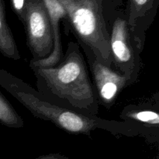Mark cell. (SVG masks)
<instances>
[{
    "label": "cell",
    "instance_id": "6da1fadb",
    "mask_svg": "<svg viewBox=\"0 0 159 159\" xmlns=\"http://www.w3.org/2000/svg\"><path fill=\"white\" fill-rule=\"evenodd\" d=\"M0 85L34 116L48 121L73 134L91 137L96 130H106L113 136L144 137L154 141L148 132L125 121L109 120L65 108L48 99L31 85L13 75L0 69Z\"/></svg>",
    "mask_w": 159,
    "mask_h": 159
},
{
    "label": "cell",
    "instance_id": "7a4b0ae2",
    "mask_svg": "<svg viewBox=\"0 0 159 159\" xmlns=\"http://www.w3.org/2000/svg\"><path fill=\"white\" fill-rule=\"evenodd\" d=\"M37 91L55 103L97 116L99 102L78 43L70 41L61 60L51 68H32Z\"/></svg>",
    "mask_w": 159,
    "mask_h": 159
},
{
    "label": "cell",
    "instance_id": "3957f363",
    "mask_svg": "<svg viewBox=\"0 0 159 159\" xmlns=\"http://www.w3.org/2000/svg\"><path fill=\"white\" fill-rule=\"evenodd\" d=\"M110 49L112 67L127 78L130 85L136 83L142 67L141 52L132 40L124 17L113 20L110 31Z\"/></svg>",
    "mask_w": 159,
    "mask_h": 159
},
{
    "label": "cell",
    "instance_id": "277c9868",
    "mask_svg": "<svg viewBox=\"0 0 159 159\" xmlns=\"http://www.w3.org/2000/svg\"><path fill=\"white\" fill-rule=\"evenodd\" d=\"M85 53L93 77V85L99 105L107 110L111 108L120 93L130 83L124 75L99 61L93 51L85 46H81Z\"/></svg>",
    "mask_w": 159,
    "mask_h": 159
},
{
    "label": "cell",
    "instance_id": "5b68a950",
    "mask_svg": "<svg viewBox=\"0 0 159 159\" xmlns=\"http://www.w3.org/2000/svg\"><path fill=\"white\" fill-rule=\"evenodd\" d=\"M26 43L33 55V61L42 60L53 50L51 22L46 7L32 5L24 17Z\"/></svg>",
    "mask_w": 159,
    "mask_h": 159
},
{
    "label": "cell",
    "instance_id": "8992f818",
    "mask_svg": "<svg viewBox=\"0 0 159 159\" xmlns=\"http://www.w3.org/2000/svg\"><path fill=\"white\" fill-rule=\"evenodd\" d=\"M51 22L53 36V50L48 57L42 60L30 62V68H51L54 67L61 60L64 55L61 39L59 21L66 13L63 6L58 0H43Z\"/></svg>",
    "mask_w": 159,
    "mask_h": 159
},
{
    "label": "cell",
    "instance_id": "52a82bcc",
    "mask_svg": "<svg viewBox=\"0 0 159 159\" xmlns=\"http://www.w3.org/2000/svg\"><path fill=\"white\" fill-rule=\"evenodd\" d=\"M125 122L135 124L158 140V102L156 104H130L124 107L120 114Z\"/></svg>",
    "mask_w": 159,
    "mask_h": 159
},
{
    "label": "cell",
    "instance_id": "ba28073f",
    "mask_svg": "<svg viewBox=\"0 0 159 159\" xmlns=\"http://www.w3.org/2000/svg\"><path fill=\"white\" fill-rule=\"evenodd\" d=\"M0 122L13 129H20L24 126L23 118L12 106L0 93Z\"/></svg>",
    "mask_w": 159,
    "mask_h": 159
},
{
    "label": "cell",
    "instance_id": "9c48e42d",
    "mask_svg": "<svg viewBox=\"0 0 159 159\" xmlns=\"http://www.w3.org/2000/svg\"><path fill=\"white\" fill-rule=\"evenodd\" d=\"M35 159H69L68 157L59 153H51L48 155H40Z\"/></svg>",
    "mask_w": 159,
    "mask_h": 159
},
{
    "label": "cell",
    "instance_id": "30bf717a",
    "mask_svg": "<svg viewBox=\"0 0 159 159\" xmlns=\"http://www.w3.org/2000/svg\"><path fill=\"white\" fill-rule=\"evenodd\" d=\"M13 5L17 11H20L24 6V0H13Z\"/></svg>",
    "mask_w": 159,
    "mask_h": 159
}]
</instances>
